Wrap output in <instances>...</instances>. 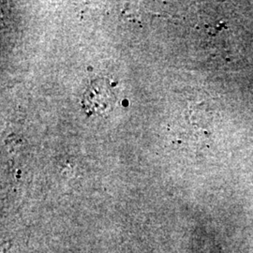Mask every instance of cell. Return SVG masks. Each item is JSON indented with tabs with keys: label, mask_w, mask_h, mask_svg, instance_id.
<instances>
[{
	"label": "cell",
	"mask_w": 253,
	"mask_h": 253,
	"mask_svg": "<svg viewBox=\"0 0 253 253\" xmlns=\"http://www.w3.org/2000/svg\"><path fill=\"white\" fill-rule=\"evenodd\" d=\"M115 103V96L105 80H96L84 92L83 105L88 115H107Z\"/></svg>",
	"instance_id": "cell-1"
}]
</instances>
